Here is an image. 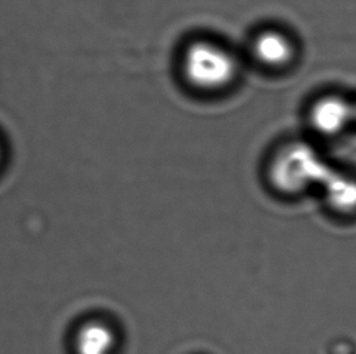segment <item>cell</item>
Returning <instances> with one entry per match:
<instances>
[{
  "label": "cell",
  "instance_id": "obj_2",
  "mask_svg": "<svg viewBox=\"0 0 356 354\" xmlns=\"http://www.w3.org/2000/svg\"><path fill=\"white\" fill-rule=\"evenodd\" d=\"M321 164L299 147L284 149L270 164V177L276 188L287 194H297L314 185H323L328 176Z\"/></svg>",
  "mask_w": 356,
  "mask_h": 354
},
{
  "label": "cell",
  "instance_id": "obj_5",
  "mask_svg": "<svg viewBox=\"0 0 356 354\" xmlns=\"http://www.w3.org/2000/svg\"><path fill=\"white\" fill-rule=\"evenodd\" d=\"M118 336L113 328L104 321H90L78 329L74 337L77 354H113Z\"/></svg>",
  "mask_w": 356,
  "mask_h": 354
},
{
  "label": "cell",
  "instance_id": "obj_3",
  "mask_svg": "<svg viewBox=\"0 0 356 354\" xmlns=\"http://www.w3.org/2000/svg\"><path fill=\"white\" fill-rule=\"evenodd\" d=\"M296 44L282 29L263 27L252 34L248 43V58L255 66L279 72L289 67L296 58Z\"/></svg>",
  "mask_w": 356,
  "mask_h": 354
},
{
  "label": "cell",
  "instance_id": "obj_4",
  "mask_svg": "<svg viewBox=\"0 0 356 354\" xmlns=\"http://www.w3.org/2000/svg\"><path fill=\"white\" fill-rule=\"evenodd\" d=\"M309 121L313 129L325 136H334L353 121V103L341 96L318 99L310 108Z\"/></svg>",
  "mask_w": 356,
  "mask_h": 354
},
{
  "label": "cell",
  "instance_id": "obj_6",
  "mask_svg": "<svg viewBox=\"0 0 356 354\" xmlns=\"http://www.w3.org/2000/svg\"><path fill=\"white\" fill-rule=\"evenodd\" d=\"M323 196L327 205L341 215L356 212V180L331 174L323 181Z\"/></svg>",
  "mask_w": 356,
  "mask_h": 354
},
{
  "label": "cell",
  "instance_id": "obj_1",
  "mask_svg": "<svg viewBox=\"0 0 356 354\" xmlns=\"http://www.w3.org/2000/svg\"><path fill=\"white\" fill-rule=\"evenodd\" d=\"M241 73L240 56L212 37L188 39L178 55L179 78L196 95H224L236 87Z\"/></svg>",
  "mask_w": 356,
  "mask_h": 354
},
{
  "label": "cell",
  "instance_id": "obj_8",
  "mask_svg": "<svg viewBox=\"0 0 356 354\" xmlns=\"http://www.w3.org/2000/svg\"><path fill=\"white\" fill-rule=\"evenodd\" d=\"M0 160H1V147H0Z\"/></svg>",
  "mask_w": 356,
  "mask_h": 354
},
{
  "label": "cell",
  "instance_id": "obj_7",
  "mask_svg": "<svg viewBox=\"0 0 356 354\" xmlns=\"http://www.w3.org/2000/svg\"><path fill=\"white\" fill-rule=\"evenodd\" d=\"M353 121H356V103H353Z\"/></svg>",
  "mask_w": 356,
  "mask_h": 354
}]
</instances>
